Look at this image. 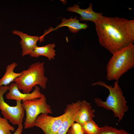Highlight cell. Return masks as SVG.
Masks as SVG:
<instances>
[{"mask_svg": "<svg viewBox=\"0 0 134 134\" xmlns=\"http://www.w3.org/2000/svg\"><path fill=\"white\" fill-rule=\"evenodd\" d=\"M95 24L99 43L112 55L133 44L134 20L103 16Z\"/></svg>", "mask_w": 134, "mask_h": 134, "instance_id": "cell-1", "label": "cell"}, {"mask_svg": "<svg viewBox=\"0 0 134 134\" xmlns=\"http://www.w3.org/2000/svg\"><path fill=\"white\" fill-rule=\"evenodd\" d=\"M92 85H100L107 89L109 94L105 101L100 98H96L94 101L97 105L107 110H111L115 117L118 118V122L122 119L125 113L129 110L127 105V101L123 96V93L118 84V80L114 82V86L108 85L105 82L99 81Z\"/></svg>", "mask_w": 134, "mask_h": 134, "instance_id": "cell-2", "label": "cell"}, {"mask_svg": "<svg viewBox=\"0 0 134 134\" xmlns=\"http://www.w3.org/2000/svg\"><path fill=\"white\" fill-rule=\"evenodd\" d=\"M134 67V45L132 44L113 55L106 65V79L118 80Z\"/></svg>", "mask_w": 134, "mask_h": 134, "instance_id": "cell-3", "label": "cell"}, {"mask_svg": "<svg viewBox=\"0 0 134 134\" xmlns=\"http://www.w3.org/2000/svg\"><path fill=\"white\" fill-rule=\"evenodd\" d=\"M44 64L39 62L34 63L22 71L21 75L13 82L17 84L18 89L24 93H30L33 87L38 85L45 89L48 79L44 75Z\"/></svg>", "mask_w": 134, "mask_h": 134, "instance_id": "cell-4", "label": "cell"}, {"mask_svg": "<svg viewBox=\"0 0 134 134\" xmlns=\"http://www.w3.org/2000/svg\"><path fill=\"white\" fill-rule=\"evenodd\" d=\"M22 103L26 114L25 129L34 126L35 120L40 114H53L51 107L47 103L46 97L43 94L40 98L22 101Z\"/></svg>", "mask_w": 134, "mask_h": 134, "instance_id": "cell-5", "label": "cell"}, {"mask_svg": "<svg viewBox=\"0 0 134 134\" xmlns=\"http://www.w3.org/2000/svg\"><path fill=\"white\" fill-rule=\"evenodd\" d=\"M8 88V85L0 87V110L4 118L13 125L19 126L22 125L25 109L21 100H16L14 106H10L5 101L3 96Z\"/></svg>", "mask_w": 134, "mask_h": 134, "instance_id": "cell-6", "label": "cell"}, {"mask_svg": "<svg viewBox=\"0 0 134 134\" xmlns=\"http://www.w3.org/2000/svg\"><path fill=\"white\" fill-rule=\"evenodd\" d=\"M64 116V113L56 117L48 114H41L36 118L34 126L40 128L45 134H55L60 127Z\"/></svg>", "mask_w": 134, "mask_h": 134, "instance_id": "cell-7", "label": "cell"}, {"mask_svg": "<svg viewBox=\"0 0 134 134\" xmlns=\"http://www.w3.org/2000/svg\"><path fill=\"white\" fill-rule=\"evenodd\" d=\"M34 87V90L32 93H24L20 91L16 83L12 82L9 86L8 92L5 95V98L7 100L22 101L40 98L42 94L40 91V87L38 85Z\"/></svg>", "mask_w": 134, "mask_h": 134, "instance_id": "cell-8", "label": "cell"}, {"mask_svg": "<svg viewBox=\"0 0 134 134\" xmlns=\"http://www.w3.org/2000/svg\"><path fill=\"white\" fill-rule=\"evenodd\" d=\"M81 101L78 100L67 105L64 110V118L55 134H66L72 125L74 123L75 117L79 109Z\"/></svg>", "mask_w": 134, "mask_h": 134, "instance_id": "cell-9", "label": "cell"}, {"mask_svg": "<svg viewBox=\"0 0 134 134\" xmlns=\"http://www.w3.org/2000/svg\"><path fill=\"white\" fill-rule=\"evenodd\" d=\"M12 33L18 35L21 39L20 44L22 50V55L23 57L30 55L37 46V41L40 39L39 36L29 35L21 31L13 30Z\"/></svg>", "mask_w": 134, "mask_h": 134, "instance_id": "cell-10", "label": "cell"}, {"mask_svg": "<svg viewBox=\"0 0 134 134\" xmlns=\"http://www.w3.org/2000/svg\"><path fill=\"white\" fill-rule=\"evenodd\" d=\"M92 4L90 3L88 8L86 9L80 8L78 4H75L72 6H69L67 9L68 11L74 12L80 16V19L81 20L91 21L95 23L103 16L102 13H97L93 10Z\"/></svg>", "mask_w": 134, "mask_h": 134, "instance_id": "cell-11", "label": "cell"}, {"mask_svg": "<svg viewBox=\"0 0 134 134\" xmlns=\"http://www.w3.org/2000/svg\"><path fill=\"white\" fill-rule=\"evenodd\" d=\"M95 111L90 103L83 100L81 101L80 107L75 117L74 121L81 125L92 120L95 117Z\"/></svg>", "mask_w": 134, "mask_h": 134, "instance_id": "cell-12", "label": "cell"}, {"mask_svg": "<svg viewBox=\"0 0 134 134\" xmlns=\"http://www.w3.org/2000/svg\"><path fill=\"white\" fill-rule=\"evenodd\" d=\"M55 43L49 44L42 47L37 46L30 54L31 57H38L40 56H43L47 57L50 61L55 59L56 54L54 48L55 47Z\"/></svg>", "mask_w": 134, "mask_h": 134, "instance_id": "cell-13", "label": "cell"}, {"mask_svg": "<svg viewBox=\"0 0 134 134\" xmlns=\"http://www.w3.org/2000/svg\"><path fill=\"white\" fill-rule=\"evenodd\" d=\"M61 23L57 26L54 30L64 26H67L69 30L72 33H75L78 32L82 29H86L88 27L86 23H80L79 21L77 19L76 16L74 18L71 17L68 19L62 18Z\"/></svg>", "mask_w": 134, "mask_h": 134, "instance_id": "cell-14", "label": "cell"}, {"mask_svg": "<svg viewBox=\"0 0 134 134\" xmlns=\"http://www.w3.org/2000/svg\"><path fill=\"white\" fill-rule=\"evenodd\" d=\"M18 65L17 63L13 62L7 66L5 74L0 79V87L2 86L8 85L10 83L13 82L16 78L21 75L22 72L20 73H16L14 71V69Z\"/></svg>", "mask_w": 134, "mask_h": 134, "instance_id": "cell-15", "label": "cell"}, {"mask_svg": "<svg viewBox=\"0 0 134 134\" xmlns=\"http://www.w3.org/2000/svg\"><path fill=\"white\" fill-rule=\"evenodd\" d=\"M84 134H99L100 127L91 120L81 125Z\"/></svg>", "mask_w": 134, "mask_h": 134, "instance_id": "cell-16", "label": "cell"}, {"mask_svg": "<svg viewBox=\"0 0 134 134\" xmlns=\"http://www.w3.org/2000/svg\"><path fill=\"white\" fill-rule=\"evenodd\" d=\"M8 120L0 116V134H12L14 128L9 123Z\"/></svg>", "mask_w": 134, "mask_h": 134, "instance_id": "cell-17", "label": "cell"}, {"mask_svg": "<svg viewBox=\"0 0 134 134\" xmlns=\"http://www.w3.org/2000/svg\"><path fill=\"white\" fill-rule=\"evenodd\" d=\"M119 130L114 127L106 125L100 127L99 134H118Z\"/></svg>", "mask_w": 134, "mask_h": 134, "instance_id": "cell-18", "label": "cell"}, {"mask_svg": "<svg viewBox=\"0 0 134 134\" xmlns=\"http://www.w3.org/2000/svg\"><path fill=\"white\" fill-rule=\"evenodd\" d=\"M66 134H84V133L81 125L74 122L69 129Z\"/></svg>", "mask_w": 134, "mask_h": 134, "instance_id": "cell-19", "label": "cell"}, {"mask_svg": "<svg viewBox=\"0 0 134 134\" xmlns=\"http://www.w3.org/2000/svg\"><path fill=\"white\" fill-rule=\"evenodd\" d=\"M23 129V125L18 126L17 129L15 131V132L13 134H21Z\"/></svg>", "mask_w": 134, "mask_h": 134, "instance_id": "cell-20", "label": "cell"}, {"mask_svg": "<svg viewBox=\"0 0 134 134\" xmlns=\"http://www.w3.org/2000/svg\"><path fill=\"white\" fill-rule=\"evenodd\" d=\"M118 134H131L130 133L127 132L126 130L121 129H119V131Z\"/></svg>", "mask_w": 134, "mask_h": 134, "instance_id": "cell-21", "label": "cell"}]
</instances>
